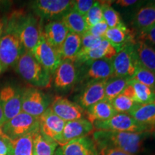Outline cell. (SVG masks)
<instances>
[{
	"instance_id": "6da1fadb",
	"label": "cell",
	"mask_w": 155,
	"mask_h": 155,
	"mask_svg": "<svg viewBox=\"0 0 155 155\" xmlns=\"http://www.w3.org/2000/svg\"><path fill=\"white\" fill-rule=\"evenodd\" d=\"M152 133H132L115 131H95L93 139L98 150L102 148H113L131 154L141 152L145 140Z\"/></svg>"
},
{
	"instance_id": "7a4b0ae2",
	"label": "cell",
	"mask_w": 155,
	"mask_h": 155,
	"mask_svg": "<svg viewBox=\"0 0 155 155\" xmlns=\"http://www.w3.org/2000/svg\"><path fill=\"white\" fill-rule=\"evenodd\" d=\"M18 15H13L12 17L7 20L5 30L0 38V63L3 71L15 67L25 51L17 32Z\"/></svg>"
},
{
	"instance_id": "3957f363",
	"label": "cell",
	"mask_w": 155,
	"mask_h": 155,
	"mask_svg": "<svg viewBox=\"0 0 155 155\" xmlns=\"http://www.w3.org/2000/svg\"><path fill=\"white\" fill-rule=\"evenodd\" d=\"M16 72L35 88H49L52 75L35 58L31 52L25 51L15 65Z\"/></svg>"
},
{
	"instance_id": "277c9868",
	"label": "cell",
	"mask_w": 155,
	"mask_h": 155,
	"mask_svg": "<svg viewBox=\"0 0 155 155\" xmlns=\"http://www.w3.org/2000/svg\"><path fill=\"white\" fill-rule=\"evenodd\" d=\"M17 32L25 51L32 53L38 44L42 32L41 27L35 15L19 14Z\"/></svg>"
},
{
	"instance_id": "5b68a950",
	"label": "cell",
	"mask_w": 155,
	"mask_h": 155,
	"mask_svg": "<svg viewBox=\"0 0 155 155\" xmlns=\"http://www.w3.org/2000/svg\"><path fill=\"white\" fill-rule=\"evenodd\" d=\"M40 130L39 119L21 112L14 118L5 122L1 131L9 139H16Z\"/></svg>"
},
{
	"instance_id": "8992f818",
	"label": "cell",
	"mask_w": 155,
	"mask_h": 155,
	"mask_svg": "<svg viewBox=\"0 0 155 155\" xmlns=\"http://www.w3.org/2000/svg\"><path fill=\"white\" fill-rule=\"evenodd\" d=\"M96 131H115L132 133H153L148 127L140 124L128 114H116L106 121L93 124Z\"/></svg>"
},
{
	"instance_id": "52a82bcc",
	"label": "cell",
	"mask_w": 155,
	"mask_h": 155,
	"mask_svg": "<svg viewBox=\"0 0 155 155\" xmlns=\"http://www.w3.org/2000/svg\"><path fill=\"white\" fill-rule=\"evenodd\" d=\"M134 43L127 45L111 59L114 77L131 79L139 61Z\"/></svg>"
},
{
	"instance_id": "ba28073f",
	"label": "cell",
	"mask_w": 155,
	"mask_h": 155,
	"mask_svg": "<svg viewBox=\"0 0 155 155\" xmlns=\"http://www.w3.org/2000/svg\"><path fill=\"white\" fill-rule=\"evenodd\" d=\"M78 83H84L95 81L108 80L114 77L113 66L111 59H100L88 61L80 65Z\"/></svg>"
},
{
	"instance_id": "9c48e42d",
	"label": "cell",
	"mask_w": 155,
	"mask_h": 155,
	"mask_svg": "<svg viewBox=\"0 0 155 155\" xmlns=\"http://www.w3.org/2000/svg\"><path fill=\"white\" fill-rule=\"evenodd\" d=\"M73 3L70 0H37L32 2L31 8L35 16L53 21L61 19L72 8Z\"/></svg>"
},
{
	"instance_id": "30bf717a",
	"label": "cell",
	"mask_w": 155,
	"mask_h": 155,
	"mask_svg": "<svg viewBox=\"0 0 155 155\" xmlns=\"http://www.w3.org/2000/svg\"><path fill=\"white\" fill-rule=\"evenodd\" d=\"M49 107L48 97L40 89L30 87L22 90V112L39 119Z\"/></svg>"
},
{
	"instance_id": "8fae6325",
	"label": "cell",
	"mask_w": 155,
	"mask_h": 155,
	"mask_svg": "<svg viewBox=\"0 0 155 155\" xmlns=\"http://www.w3.org/2000/svg\"><path fill=\"white\" fill-rule=\"evenodd\" d=\"M32 54L38 63L52 75H53L62 62L58 50L48 43L43 35L42 30L38 44L32 51Z\"/></svg>"
},
{
	"instance_id": "7c38bea8",
	"label": "cell",
	"mask_w": 155,
	"mask_h": 155,
	"mask_svg": "<svg viewBox=\"0 0 155 155\" xmlns=\"http://www.w3.org/2000/svg\"><path fill=\"white\" fill-rule=\"evenodd\" d=\"M22 90L7 85L0 89V105L2 106L5 123L22 112Z\"/></svg>"
},
{
	"instance_id": "4fadbf2b",
	"label": "cell",
	"mask_w": 155,
	"mask_h": 155,
	"mask_svg": "<svg viewBox=\"0 0 155 155\" xmlns=\"http://www.w3.org/2000/svg\"><path fill=\"white\" fill-rule=\"evenodd\" d=\"M53 75L55 88L62 91L68 90L78 83V67L75 61L64 60L62 61Z\"/></svg>"
},
{
	"instance_id": "5bb4252c",
	"label": "cell",
	"mask_w": 155,
	"mask_h": 155,
	"mask_svg": "<svg viewBox=\"0 0 155 155\" xmlns=\"http://www.w3.org/2000/svg\"><path fill=\"white\" fill-rule=\"evenodd\" d=\"M50 108L54 114L65 122L83 119L86 116V111L80 105L65 97L56 96Z\"/></svg>"
},
{
	"instance_id": "9a60e30c",
	"label": "cell",
	"mask_w": 155,
	"mask_h": 155,
	"mask_svg": "<svg viewBox=\"0 0 155 155\" xmlns=\"http://www.w3.org/2000/svg\"><path fill=\"white\" fill-rule=\"evenodd\" d=\"M94 125L86 118L65 122L63 132L56 141L60 146L81 137H87L94 131Z\"/></svg>"
},
{
	"instance_id": "2e32d148",
	"label": "cell",
	"mask_w": 155,
	"mask_h": 155,
	"mask_svg": "<svg viewBox=\"0 0 155 155\" xmlns=\"http://www.w3.org/2000/svg\"><path fill=\"white\" fill-rule=\"evenodd\" d=\"M54 155H98V150L93 138L87 136L60 146Z\"/></svg>"
},
{
	"instance_id": "e0dca14e",
	"label": "cell",
	"mask_w": 155,
	"mask_h": 155,
	"mask_svg": "<svg viewBox=\"0 0 155 155\" xmlns=\"http://www.w3.org/2000/svg\"><path fill=\"white\" fill-rule=\"evenodd\" d=\"M108 80L91 81L86 83L77 97V104L84 110L105 98V86Z\"/></svg>"
},
{
	"instance_id": "ac0fdd59",
	"label": "cell",
	"mask_w": 155,
	"mask_h": 155,
	"mask_svg": "<svg viewBox=\"0 0 155 155\" xmlns=\"http://www.w3.org/2000/svg\"><path fill=\"white\" fill-rule=\"evenodd\" d=\"M117 53L118 52L115 48L109 43V42L104 38L98 45L87 50H80L75 58V62L77 65H81L86 62L96 60L105 58L111 60Z\"/></svg>"
},
{
	"instance_id": "d6986e66",
	"label": "cell",
	"mask_w": 155,
	"mask_h": 155,
	"mask_svg": "<svg viewBox=\"0 0 155 155\" xmlns=\"http://www.w3.org/2000/svg\"><path fill=\"white\" fill-rule=\"evenodd\" d=\"M40 130L42 134L57 141L63 132L65 121L55 114L49 107L39 118Z\"/></svg>"
},
{
	"instance_id": "ffe728a7",
	"label": "cell",
	"mask_w": 155,
	"mask_h": 155,
	"mask_svg": "<svg viewBox=\"0 0 155 155\" xmlns=\"http://www.w3.org/2000/svg\"><path fill=\"white\" fill-rule=\"evenodd\" d=\"M123 94L137 104H147L155 101V91L134 79L129 81Z\"/></svg>"
},
{
	"instance_id": "44dd1931",
	"label": "cell",
	"mask_w": 155,
	"mask_h": 155,
	"mask_svg": "<svg viewBox=\"0 0 155 155\" xmlns=\"http://www.w3.org/2000/svg\"><path fill=\"white\" fill-rule=\"evenodd\" d=\"M104 38L109 42L118 53L127 45L134 43L136 41L134 32L124 24L116 28H108Z\"/></svg>"
},
{
	"instance_id": "7402d4cb",
	"label": "cell",
	"mask_w": 155,
	"mask_h": 155,
	"mask_svg": "<svg viewBox=\"0 0 155 155\" xmlns=\"http://www.w3.org/2000/svg\"><path fill=\"white\" fill-rule=\"evenodd\" d=\"M69 31L61 19L50 21L45 26L42 33L48 43L56 50H59Z\"/></svg>"
},
{
	"instance_id": "603a6c76",
	"label": "cell",
	"mask_w": 155,
	"mask_h": 155,
	"mask_svg": "<svg viewBox=\"0 0 155 155\" xmlns=\"http://www.w3.org/2000/svg\"><path fill=\"white\" fill-rule=\"evenodd\" d=\"M129 114L140 124L155 132V101L147 104H136Z\"/></svg>"
},
{
	"instance_id": "cb8c5ba5",
	"label": "cell",
	"mask_w": 155,
	"mask_h": 155,
	"mask_svg": "<svg viewBox=\"0 0 155 155\" xmlns=\"http://www.w3.org/2000/svg\"><path fill=\"white\" fill-rule=\"evenodd\" d=\"M85 111L88 118L87 119L91 124L96 121H106L117 114L114 109L111 102L105 98L90 106Z\"/></svg>"
},
{
	"instance_id": "d4e9b609",
	"label": "cell",
	"mask_w": 155,
	"mask_h": 155,
	"mask_svg": "<svg viewBox=\"0 0 155 155\" xmlns=\"http://www.w3.org/2000/svg\"><path fill=\"white\" fill-rule=\"evenodd\" d=\"M134 46L139 63L155 74V48L139 40H136Z\"/></svg>"
},
{
	"instance_id": "484cf974",
	"label": "cell",
	"mask_w": 155,
	"mask_h": 155,
	"mask_svg": "<svg viewBox=\"0 0 155 155\" xmlns=\"http://www.w3.org/2000/svg\"><path fill=\"white\" fill-rule=\"evenodd\" d=\"M155 24V3H151L141 7L135 13L132 19L133 27L138 32Z\"/></svg>"
},
{
	"instance_id": "4316f807",
	"label": "cell",
	"mask_w": 155,
	"mask_h": 155,
	"mask_svg": "<svg viewBox=\"0 0 155 155\" xmlns=\"http://www.w3.org/2000/svg\"><path fill=\"white\" fill-rule=\"evenodd\" d=\"M58 144L38 130L33 134L32 155H54Z\"/></svg>"
},
{
	"instance_id": "83f0119b",
	"label": "cell",
	"mask_w": 155,
	"mask_h": 155,
	"mask_svg": "<svg viewBox=\"0 0 155 155\" xmlns=\"http://www.w3.org/2000/svg\"><path fill=\"white\" fill-rule=\"evenodd\" d=\"M61 20L66 27L69 32L81 36L88 31V27L87 26L84 17L72 9L68 12Z\"/></svg>"
},
{
	"instance_id": "f1b7e54d",
	"label": "cell",
	"mask_w": 155,
	"mask_h": 155,
	"mask_svg": "<svg viewBox=\"0 0 155 155\" xmlns=\"http://www.w3.org/2000/svg\"><path fill=\"white\" fill-rule=\"evenodd\" d=\"M81 47V38L78 35L68 32V35L58 50L62 61L72 60L75 61Z\"/></svg>"
},
{
	"instance_id": "f546056e",
	"label": "cell",
	"mask_w": 155,
	"mask_h": 155,
	"mask_svg": "<svg viewBox=\"0 0 155 155\" xmlns=\"http://www.w3.org/2000/svg\"><path fill=\"white\" fill-rule=\"evenodd\" d=\"M33 134H29L16 139H11L9 155H32Z\"/></svg>"
},
{
	"instance_id": "4dcf8cb0",
	"label": "cell",
	"mask_w": 155,
	"mask_h": 155,
	"mask_svg": "<svg viewBox=\"0 0 155 155\" xmlns=\"http://www.w3.org/2000/svg\"><path fill=\"white\" fill-rule=\"evenodd\" d=\"M130 79L126 78L112 77L106 82L105 99L111 102L114 98L124 92Z\"/></svg>"
},
{
	"instance_id": "1f68e13d",
	"label": "cell",
	"mask_w": 155,
	"mask_h": 155,
	"mask_svg": "<svg viewBox=\"0 0 155 155\" xmlns=\"http://www.w3.org/2000/svg\"><path fill=\"white\" fill-rule=\"evenodd\" d=\"M111 2H101L102 6L103 19L108 28H114L123 25L119 13L111 6Z\"/></svg>"
},
{
	"instance_id": "d6a6232c",
	"label": "cell",
	"mask_w": 155,
	"mask_h": 155,
	"mask_svg": "<svg viewBox=\"0 0 155 155\" xmlns=\"http://www.w3.org/2000/svg\"><path fill=\"white\" fill-rule=\"evenodd\" d=\"M131 79H134L155 91V74L141 66L139 63L137 65L135 73Z\"/></svg>"
},
{
	"instance_id": "836d02e7",
	"label": "cell",
	"mask_w": 155,
	"mask_h": 155,
	"mask_svg": "<svg viewBox=\"0 0 155 155\" xmlns=\"http://www.w3.org/2000/svg\"><path fill=\"white\" fill-rule=\"evenodd\" d=\"M114 109L117 114H128L135 106V103L123 93L114 98L111 101Z\"/></svg>"
},
{
	"instance_id": "e575fe53",
	"label": "cell",
	"mask_w": 155,
	"mask_h": 155,
	"mask_svg": "<svg viewBox=\"0 0 155 155\" xmlns=\"http://www.w3.org/2000/svg\"><path fill=\"white\" fill-rule=\"evenodd\" d=\"M85 21L88 28L98 24L104 20L103 19V11L101 1L95 2L88 12L84 16Z\"/></svg>"
},
{
	"instance_id": "d590c367",
	"label": "cell",
	"mask_w": 155,
	"mask_h": 155,
	"mask_svg": "<svg viewBox=\"0 0 155 155\" xmlns=\"http://www.w3.org/2000/svg\"><path fill=\"white\" fill-rule=\"evenodd\" d=\"M81 47L80 50H84L89 49V48H94L95 46L98 45L101 43L104 38H97L88 32H86L83 35L81 36Z\"/></svg>"
},
{
	"instance_id": "8d00e7d4",
	"label": "cell",
	"mask_w": 155,
	"mask_h": 155,
	"mask_svg": "<svg viewBox=\"0 0 155 155\" xmlns=\"http://www.w3.org/2000/svg\"><path fill=\"white\" fill-rule=\"evenodd\" d=\"M95 2L96 1H93V0H76V1H73L71 9L84 17L88 12L92 6L94 5Z\"/></svg>"
},
{
	"instance_id": "74e56055",
	"label": "cell",
	"mask_w": 155,
	"mask_h": 155,
	"mask_svg": "<svg viewBox=\"0 0 155 155\" xmlns=\"http://www.w3.org/2000/svg\"><path fill=\"white\" fill-rule=\"evenodd\" d=\"M137 40H141L151 46H155V25L139 32Z\"/></svg>"
},
{
	"instance_id": "f35d334b",
	"label": "cell",
	"mask_w": 155,
	"mask_h": 155,
	"mask_svg": "<svg viewBox=\"0 0 155 155\" xmlns=\"http://www.w3.org/2000/svg\"><path fill=\"white\" fill-rule=\"evenodd\" d=\"M108 29V25L103 20L101 22H98V24L95 25L94 26L91 27V28H88L87 32L95 37H97V38H104Z\"/></svg>"
},
{
	"instance_id": "ab89813d",
	"label": "cell",
	"mask_w": 155,
	"mask_h": 155,
	"mask_svg": "<svg viewBox=\"0 0 155 155\" xmlns=\"http://www.w3.org/2000/svg\"><path fill=\"white\" fill-rule=\"evenodd\" d=\"M10 140L0 129V155H9L11 150Z\"/></svg>"
},
{
	"instance_id": "60d3db41",
	"label": "cell",
	"mask_w": 155,
	"mask_h": 155,
	"mask_svg": "<svg viewBox=\"0 0 155 155\" xmlns=\"http://www.w3.org/2000/svg\"><path fill=\"white\" fill-rule=\"evenodd\" d=\"M99 151L100 153L98 155H133L124 151L113 148H102Z\"/></svg>"
},
{
	"instance_id": "b9f144b4",
	"label": "cell",
	"mask_w": 155,
	"mask_h": 155,
	"mask_svg": "<svg viewBox=\"0 0 155 155\" xmlns=\"http://www.w3.org/2000/svg\"><path fill=\"white\" fill-rule=\"evenodd\" d=\"M115 2L116 5H119L122 7H129L134 5L135 4L139 2L136 1V0H118V1H116Z\"/></svg>"
},
{
	"instance_id": "7bdbcfd3",
	"label": "cell",
	"mask_w": 155,
	"mask_h": 155,
	"mask_svg": "<svg viewBox=\"0 0 155 155\" xmlns=\"http://www.w3.org/2000/svg\"><path fill=\"white\" fill-rule=\"evenodd\" d=\"M6 22H7V19L5 18H0V38H1L3 31L5 30Z\"/></svg>"
},
{
	"instance_id": "ee69618b",
	"label": "cell",
	"mask_w": 155,
	"mask_h": 155,
	"mask_svg": "<svg viewBox=\"0 0 155 155\" xmlns=\"http://www.w3.org/2000/svg\"><path fill=\"white\" fill-rule=\"evenodd\" d=\"M4 124H5V115H4V111L2 106L0 105V129H2Z\"/></svg>"
},
{
	"instance_id": "f6af8a7d",
	"label": "cell",
	"mask_w": 155,
	"mask_h": 155,
	"mask_svg": "<svg viewBox=\"0 0 155 155\" xmlns=\"http://www.w3.org/2000/svg\"><path fill=\"white\" fill-rule=\"evenodd\" d=\"M2 72H3V68H2V65L1 63H0V73Z\"/></svg>"
},
{
	"instance_id": "bcb514c9",
	"label": "cell",
	"mask_w": 155,
	"mask_h": 155,
	"mask_svg": "<svg viewBox=\"0 0 155 155\" xmlns=\"http://www.w3.org/2000/svg\"><path fill=\"white\" fill-rule=\"evenodd\" d=\"M154 25H155V24H154Z\"/></svg>"
}]
</instances>
